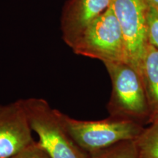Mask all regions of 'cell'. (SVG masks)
Listing matches in <instances>:
<instances>
[{
	"label": "cell",
	"instance_id": "cell-5",
	"mask_svg": "<svg viewBox=\"0 0 158 158\" xmlns=\"http://www.w3.org/2000/svg\"><path fill=\"white\" fill-rule=\"evenodd\" d=\"M111 7L123 34L126 63L141 74V65L148 45L146 0H112Z\"/></svg>",
	"mask_w": 158,
	"mask_h": 158
},
{
	"label": "cell",
	"instance_id": "cell-10",
	"mask_svg": "<svg viewBox=\"0 0 158 158\" xmlns=\"http://www.w3.org/2000/svg\"><path fill=\"white\" fill-rule=\"evenodd\" d=\"M90 156V158H139L136 140L121 141Z\"/></svg>",
	"mask_w": 158,
	"mask_h": 158
},
{
	"label": "cell",
	"instance_id": "cell-2",
	"mask_svg": "<svg viewBox=\"0 0 158 158\" xmlns=\"http://www.w3.org/2000/svg\"><path fill=\"white\" fill-rule=\"evenodd\" d=\"M111 81L107 105L109 115L135 122L151 123L152 115L141 74L124 62L103 63Z\"/></svg>",
	"mask_w": 158,
	"mask_h": 158
},
{
	"label": "cell",
	"instance_id": "cell-8",
	"mask_svg": "<svg viewBox=\"0 0 158 158\" xmlns=\"http://www.w3.org/2000/svg\"><path fill=\"white\" fill-rule=\"evenodd\" d=\"M141 76L151 111L152 122L158 118V49L149 43L142 62Z\"/></svg>",
	"mask_w": 158,
	"mask_h": 158
},
{
	"label": "cell",
	"instance_id": "cell-3",
	"mask_svg": "<svg viewBox=\"0 0 158 158\" xmlns=\"http://www.w3.org/2000/svg\"><path fill=\"white\" fill-rule=\"evenodd\" d=\"M62 118L71 137L90 155L121 141L136 140L145 128L135 122L110 116L105 119L88 121L62 113Z\"/></svg>",
	"mask_w": 158,
	"mask_h": 158
},
{
	"label": "cell",
	"instance_id": "cell-7",
	"mask_svg": "<svg viewBox=\"0 0 158 158\" xmlns=\"http://www.w3.org/2000/svg\"><path fill=\"white\" fill-rule=\"evenodd\" d=\"M112 0H69L63 8L61 31L70 48L93 20L107 10Z\"/></svg>",
	"mask_w": 158,
	"mask_h": 158
},
{
	"label": "cell",
	"instance_id": "cell-11",
	"mask_svg": "<svg viewBox=\"0 0 158 158\" xmlns=\"http://www.w3.org/2000/svg\"><path fill=\"white\" fill-rule=\"evenodd\" d=\"M147 23L148 43L158 49V11L149 7Z\"/></svg>",
	"mask_w": 158,
	"mask_h": 158
},
{
	"label": "cell",
	"instance_id": "cell-6",
	"mask_svg": "<svg viewBox=\"0 0 158 158\" xmlns=\"http://www.w3.org/2000/svg\"><path fill=\"white\" fill-rule=\"evenodd\" d=\"M22 100L0 104V158H11L35 141Z\"/></svg>",
	"mask_w": 158,
	"mask_h": 158
},
{
	"label": "cell",
	"instance_id": "cell-9",
	"mask_svg": "<svg viewBox=\"0 0 158 158\" xmlns=\"http://www.w3.org/2000/svg\"><path fill=\"white\" fill-rule=\"evenodd\" d=\"M136 143L139 158H158V118L144 128Z\"/></svg>",
	"mask_w": 158,
	"mask_h": 158
},
{
	"label": "cell",
	"instance_id": "cell-13",
	"mask_svg": "<svg viewBox=\"0 0 158 158\" xmlns=\"http://www.w3.org/2000/svg\"><path fill=\"white\" fill-rule=\"evenodd\" d=\"M148 7L158 11V0H146Z\"/></svg>",
	"mask_w": 158,
	"mask_h": 158
},
{
	"label": "cell",
	"instance_id": "cell-12",
	"mask_svg": "<svg viewBox=\"0 0 158 158\" xmlns=\"http://www.w3.org/2000/svg\"><path fill=\"white\" fill-rule=\"evenodd\" d=\"M11 158H50L44 151L38 141L32 143L26 147L19 153Z\"/></svg>",
	"mask_w": 158,
	"mask_h": 158
},
{
	"label": "cell",
	"instance_id": "cell-1",
	"mask_svg": "<svg viewBox=\"0 0 158 158\" xmlns=\"http://www.w3.org/2000/svg\"><path fill=\"white\" fill-rule=\"evenodd\" d=\"M26 114L38 143L50 158H90L71 137L62 112L53 108L43 98L23 99Z\"/></svg>",
	"mask_w": 158,
	"mask_h": 158
},
{
	"label": "cell",
	"instance_id": "cell-4",
	"mask_svg": "<svg viewBox=\"0 0 158 158\" xmlns=\"http://www.w3.org/2000/svg\"><path fill=\"white\" fill-rule=\"evenodd\" d=\"M75 54L105 62H126L125 43L112 7L91 22L70 48Z\"/></svg>",
	"mask_w": 158,
	"mask_h": 158
}]
</instances>
